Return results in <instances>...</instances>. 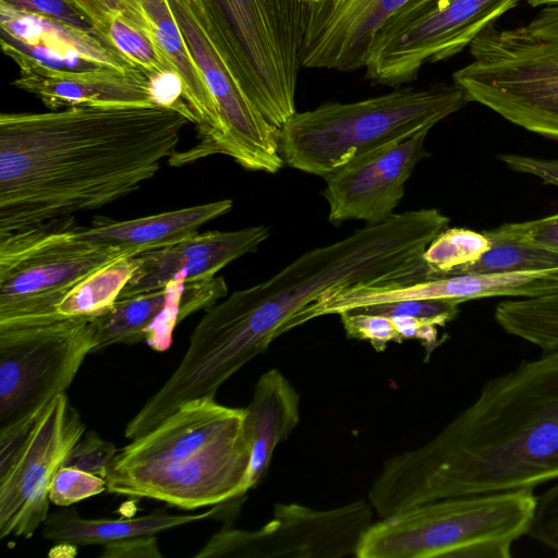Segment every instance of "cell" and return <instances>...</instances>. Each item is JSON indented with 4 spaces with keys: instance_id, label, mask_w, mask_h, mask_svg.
<instances>
[{
    "instance_id": "6da1fadb",
    "label": "cell",
    "mask_w": 558,
    "mask_h": 558,
    "mask_svg": "<svg viewBox=\"0 0 558 558\" xmlns=\"http://www.w3.org/2000/svg\"><path fill=\"white\" fill-rule=\"evenodd\" d=\"M190 120L159 106L0 116V235L101 208L177 150Z\"/></svg>"
},
{
    "instance_id": "7a4b0ae2",
    "label": "cell",
    "mask_w": 558,
    "mask_h": 558,
    "mask_svg": "<svg viewBox=\"0 0 558 558\" xmlns=\"http://www.w3.org/2000/svg\"><path fill=\"white\" fill-rule=\"evenodd\" d=\"M558 480V349L521 361L426 444L393 454L371 485L387 518L464 495L532 488Z\"/></svg>"
},
{
    "instance_id": "3957f363",
    "label": "cell",
    "mask_w": 558,
    "mask_h": 558,
    "mask_svg": "<svg viewBox=\"0 0 558 558\" xmlns=\"http://www.w3.org/2000/svg\"><path fill=\"white\" fill-rule=\"evenodd\" d=\"M250 459L245 408L195 398L117 452L107 492L185 510L225 504L244 496Z\"/></svg>"
},
{
    "instance_id": "277c9868",
    "label": "cell",
    "mask_w": 558,
    "mask_h": 558,
    "mask_svg": "<svg viewBox=\"0 0 558 558\" xmlns=\"http://www.w3.org/2000/svg\"><path fill=\"white\" fill-rule=\"evenodd\" d=\"M454 84L396 87L353 102H324L295 112L280 129L284 165L324 178L349 161L401 143L463 108Z\"/></svg>"
},
{
    "instance_id": "5b68a950",
    "label": "cell",
    "mask_w": 558,
    "mask_h": 558,
    "mask_svg": "<svg viewBox=\"0 0 558 558\" xmlns=\"http://www.w3.org/2000/svg\"><path fill=\"white\" fill-rule=\"evenodd\" d=\"M472 61L452 74L466 99L509 122L558 141V4L512 28H485Z\"/></svg>"
},
{
    "instance_id": "8992f818",
    "label": "cell",
    "mask_w": 558,
    "mask_h": 558,
    "mask_svg": "<svg viewBox=\"0 0 558 558\" xmlns=\"http://www.w3.org/2000/svg\"><path fill=\"white\" fill-rule=\"evenodd\" d=\"M192 58L215 100L226 155L252 171L278 172L280 129L252 101V83L218 0H168Z\"/></svg>"
},
{
    "instance_id": "52a82bcc",
    "label": "cell",
    "mask_w": 558,
    "mask_h": 558,
    "mask_svg": "<svg viewBox=\"0 0 558 558\" xmlns=\"http://www.w3.org/2000/svg\"><path fill=\"white\" fill-rule=\"evenodd\" d=\"M532 488L425 502L373 523L357 558H453L478 541L526 535L536 507Z\"/></svg>"
},
{
    "instance_id": "ba28073f",
    "label": "cell",
    "mask_w": 558,
    "mask_h": 558,
    "mask_svg": "<svg viewBox=\"0 0 558 558\" xmlns=\"http://www.w3.org/2000/svg\"><path fill=\"white\" fill-rule=\"evenodd\" d=\"M61 218L0 235V327L62 317L57 305L81 281L132 253L82 241Z\"/></svg>"
},
{
    "instance_id": "9c48e42d",
    "label": "cell",
    "mask_w": 558,
    "mask_h": 558,
    "mask_svg": "<svg viewBox=\"0 0 558 558\" xmlns=\"http://www.w3.org/2000/svg\"><path fill=\"white\" fill-rule=\"evenodd\" d=\"M95 347L88 317L0 327V438L25 434Z\"/></svg>"
},
{
    "instance_id": "30bf717a",
    "label": "cell",
    "mask_w": 558,
    "mask_h": 558,
    "mask_svg": "<svg viewBox=\"0 0 558 558\" xmlns=\"http://www.w3.org/2000/svg\"><path fill=\"white\" fill-rule=\"evenodd\" d=\"M521 0H413L375 34L365 78L400 87L415 81L423 65L447 60Z\"/></svg>"
},
{
    "instance_id": "8fae6325",
    "label": "cell",
    "mask_w": 558,
    "mask_h": 558,
    "mask_svg": "<svg viewBox=\"0 0 558 558\" xmlns=\"http://www.w3.org/2000/svg\"><path fill=\"white\" fill-rule=\"evenodd\" d=\"M248 71L252 100L281 129L296 112L307 3L302 0H218Z\"/></svg>"
},
{
    "instance_id": "7c38bea8",
    "label": "cell",
    "mask_w": 558,
    "mask_h": 558,
    "mask_svg": "<svg viewBox=\"0 0 558 558\" xmlns=\"http://www.w3.org/2000/svg\"><path fill=\"white\" fill-rule=\"evenodd\" d=\"M371 502L359 499L330 509L277 504L256 530L225 526L195 558H343L356 554L373 524Z\"/></svg>"
},
{
    "instance_id": "4fadbf2b",
    "label": "cell",
    "mask_w": 558,
    "mask_h": 558,
    "mask_svg": "<svg viewBox=\"0 0 558 558\" xmlns=\"http://www.w3.org/2000/svg\"><path fill=\"white\" fill-rule=\"evenodd\" d=\"M86 427L65 392L36 417L11 458L0 464V538H29L49 511L56 473Z\"/></svg>"
},
{
    "instance_id": "5bb4252c",
    "label": "cell",
    "mask_w": 558,
    "mask_h": 558,
    "mask_svg": "<svg viewBox=\"0 0 558 558\" xmlns=\"http://www.w3.org/2000/svg\"><path fill=\"white\" fill-rule=\"evenodd\" d=\"M428 132L360 156L325 175L322 194L329 205V222L339 226L354 219L372 226L392 216L407 181L427 156Z\"/></svg>"
},
{
    "instance_id": "9a60e30c",
    "label": "cell",
    "mask_w": 558,
    "mask_h": 558,
    "mask_svg": "<svg viewBox=\"0 0 558 558\" xmlns=\"http://www.w3.org/2000/svg\"><path fill=\"white\" fill-rule=\"evenodd\" d=\"M413 0H320L307 5L302 68H364L375 34Z\"/></svg>"
},
{
    "instance_id": "2e32d148",
    "label": "cell",
    "mask_w": 558,
    "mask_h": 558,
    "mask_svg": "<svg viewBox=\"0 0 558 558\" xmlns=\"http://www.w3.org/2000/svg\"><path fill=\"white\" fill-rule=\"evenodd\" d=\"M1 47L20 68V76L13 85L36 96L51 110L74 106H156L149 77L142 71L56 69L40 63L3 39Z\"/></svg>"
},
{
    "instance_id": "e0dca14e",
    "label": "cell",
    "mask_w": 558,
    "mask_h": 558,
    "mask_svg": "<svg viewBox=\"0 0 558 558\" xmlns=\"http://www.w3.org/2000/svg\"><path fill=\"white\" fill-rule=\"evenodd\" d=\"M268 236L264 226L196 232L171 245L143 252L138 254V268L118 300L162 288L177 278L189 282L213 278L234 259L255 252Z\"/></svg>"
},
{
    "instance_id": "ac0fdd59",
    "label": "cell",
    "mask_w": 558,
    "mask_h": 558,
    "mask_svg": "<svg viewBox=\"0 0 558 558\" xmlns=\"http://www.w3.org/2000/svg\"><path fill=\"white\" fill-rule=\"evenodd\" d=\"M128 17L159 48L181 77L184 100L194 114L198 142L183 151L192 163L205 157L226 155V140L215 100L194 62L168 0H128Z\"/></svg>"
},
{
    "instance_id": "d6986e66",
    "label": "cell",
    "mask_w": 558,
    "mask_h": 558,
    "mask_svg": "<svg viewBox=\"0 0 558 558\" xmlns=\"http://www.w3.org/2000/svg\"><path fill=\"white\" fill-rule=\"evenodd\" d=\"M1 39L43 64L61 69L77 61L122 73L141 71L95 34L77 29L40 14L21 11L0 1Z\"/></svg>"
},
{
    "instance_id": "ffe728a7",
    "label": "cell",
    "mask_w": 558,
    "mask_h": 558,
    "mask_svg": "<svg viewBox=\"0 0 558 558\" xmlns=\"http://www.w3.org/2000/svg\"><path fill=\"white\" fill-rule=\"evenodd\" d=\"M231 199L165 211L130 220L96 218L87 227L74 226L82 241L118 247L133 255L182 241L208 221L228 213Z\"/></svg>"
},
{
    "instance_id": "44dd1931",
    "label": "cell",
    "mask_w": 558,
    "mask_h": 558,
    "mask_svg": "<svg viewBox=\"0 0 558 558\" xmlns=\"http://www.w3.org/2000/svg\"><path fill=\"white\" fill-rule=\"evenodd\" d=\"M300 422V395L284 375L270 368L257 380L245 408V430L251 459L243 487L245 495L266 475L274 451Z\"/></svg>"
},
{
    "instance_id": "7402d4cb",
    "label": "cell",
    "mask_w": 558,
    "mask_h": 558,
    "mask_svg": "<svg viewBox=\"0 0 558 558\" xmlns=\"http://www.w3.org/2000/svg\"><path fill=\"white\" fill-rule=\"evenodd\" d=\"M222 508V504H219L198 514L179 515L155 511L128 519H85L75 509H64L47 517L41 535L60 544L105 545L132 537L156 535L173 527L214 518Z\"/></svg>"
},
{
    "instance_id": "603a6c76",
    "label": "cell",
    "mask_w": 558,
    "mask_h": 558,
    "mask_svg": "<svg viewBox=\"0 0 558 558\" xmlns=\"http://www.w3.org/2000/svg\"><path fill=\"white\" fill-rule=\"evenodd\" d=\"M172 293V282L167 286L118 300L113 306L97 317H93L96 347L99 352L113 344H135L145 342L146 336Z\"/></svg>"
},
{
    "instance_id": "cb8c5ba5",
    "label": "cell",
    "mask_w": 558,
    "mask_h": 558,
    "mask_svg": "<svg viewBox=\"0 0 558 558\" xmlns=\"http://www.w3.org/2000/svg\"><path fill=\"white\" fill-rule=\"evenodd\" d=\"M138 266V255H124L104 266L76 284L57 305V312L65 317L102 315L118 301Z\"/></svg>"
},
{
    "instance_id": "d4e9b609",
    "label": "cell",
    "mask_w": 558,
    "mask_h": 558,
    "mask_svg": "<svg viewBox=\"0 0 558 558\" xmlns=\"http://www.w3.org/2000/svg\"><path fill=\"white\" fill-rule=\"evenodd\" d=\"M494 316L508 335L543 351L558 349V293L500 302Z\"/></svg>"
},
{
    "instance_id": "484cf974",
    "label": "cell",
    "mask_w": 558,
    "mask_h": 558,
    "mask_svg": "<svg viewBox=\"0 0 558 558\" xmlns=\"http://www.w3.org/2000/svg\"><path fill=\"white\" fill-rule=\"evenodd\" d=\"M485 232L492 242L490 247L474 264L468 266L458 275L497 274L558 267L557 252L502 236L494 229Z\"/></svg>"
},
{
    "instance_id": "4316f807",
    "label": "cell",
    "mask_w": 558,
    "mask_h": 558,
    "mask_svg": "<svg viewBox=\"0 0 558 558\" xmlns=\"http://www.w3.org/2000/svg\"><path fill=\"white\" fill-rule=\"evenodd\" d=\"M490 244L485 231L449 228L432 240L422 253V258L434 278L453 276L474 264Z\"/></svg>"
},
{
    "instance_id": "83f0119b",
    "label": "cell",
    "mask_w": 558,
    "mask_h": 558,
    "mask_svg": "<svg viewBox=\"0 0 558 558\" xmlns=\"http://www.w3.org/2000/svg\"><path fill=\"white\" fill-rule=\"evenodd\" d=\"M106 45L148 77L174 71L149 36L121 12L110 14Z\"/></svg>"
},
{
    "instance_id": "f1b7e54d",
    "label": "cell",
    "mask_w": 558,
    "mask_h": 558,
    "mask_svg": "<svg viewBox=\"0 0 558 558\" xmlns=\"http://www.w3.org/2000/svg\"><path fill=\"white\" fill-rule=\"evenodd\" d=\"M459 304L460 302L449 299L403 300L354 310L388 317H414L444 327L457 316Z\"/></svg>"
},
{
    "instance_id": "f546056e",
    "label": "cell",
    "mask_w": 558,
    "mask_h": 558,
    "mask_svg": "<svg viewBox=\"0 0 558 558\" xmlns=\"http://www.w3.org/2000/svg\"><path fill=\"white\" fill-rule=\"evenodd\" d=\"M339 316L349 338L367 341L378 352L390 342L403 341L391 317L356 310L342 312Z\"/></svg>"
},
{
    "instance_id": "4dcf8cb0",
    "label": "cell",
    "mask_w": 558,
    "mask_h": 558,
    "mask_svg": "<svg viewBox=\"0 0 558 558\" xmlns=\"http://www.w3.org/2000/svg\"><path fill=\"white\" fill-rule=\"evenodd\" d=\"M105 490L107 482L104 477L83 470L61 466L51 483L49 499L56 506L69 507Z\"/></svg>"
},
{
    "instance_id": "1f68e13d",
    "label": "cell",
    "mask_w": 558,
    "mask_h": 558,
    "mask_svg": "<svg viewBox=\"0 0 558 558\" xmlns=\"http://www.w3.org/2000/svg\"><path fill=\"white\" fill-rule=\"evenodd\" d=\"M118 450L95 432H85L66 457L63 466L83 470L105 478Z\"/></svg>"
},
{
    "instance_id": "d6a6232c",
    "label": "cell",
    "mask_w": 558,
    "mask_h": 558,
    "mask_svg": "<svg viewBox=\"0 0 558 558\" xmlns=\"http://www.w3.org/2000/svg\"><path fill=\"white\" fill-rule=\"evenodd\" d=\"M526 535L558 556V482L537 497Z\"/></svg>"
},
{
    "instance_id": "836d02e7",
    "label": "cell",
    "mask_w": 558,
    "mask_h": 558,
    "mask_svg": "<svg viewBox=\"0 0 558 558\" xmlns=\"http://www.w3.org/2000/svg\"><path fill=\"white\" fill-rule=\"evenodd\" d=\"M494 230L502 236L558 253V213L535 220L505 223Z\"/></svg>"
},
{
    "instance_id": "e575fe53",
    "label": "cell",
    "mask_w": 558,
    "mask_h": 558,
    "mask_svg": "<svg viewBox=\"0 0 558 558\" xmlns=\"http://www.w3.org/2000/svg\"><path fill=\"white\" fill-rule=\"evenodd\" d=\"M10 7L44 15L71 27L95 34L92 22L68 0H0ZM96 35V34H95Z\"/></svg>"
},
{
    "instance_id": "d590c367",
    "label": "cell",
    "mask_w": 558,
    "mask_h": 558,
    "mask_svg": "<svg viewBox=\"0 0 558 558\" xmlns=\"http://www.w3.org/2000/svg\"><path fill=\"white\" fill-rule=\"evenodd\" d=\"M498 158L514 172L534 175L544 183L558 187V159H542L518 154H502Z\"/></svg>"
},
{
    "instance_id": "8d00e7d4",
    "label": "cell",
    "mask_w": 558,
    "mask_h": 558,
    "mask_svg": "<svg viewBox=\"0 0 558 558\" xmlns=\"http://www.w3.org/2000/svg\"><path fill=\"white\" fill-rule=\"evenodd\" d=\"M156 535L138 536L104 545L100 558H161Z\"/></svg>"
},
{
    "instance_id": "74e56055",
    "label": "cell",
    "mask_w": 558,
    "mask_h": 558,
    "mask_svg": "<svg viewBox=\"0 0 558 558\" xmlns=\"http://www.w3.org/2000/svg\"><path fill=\"white\" fill-rule=\"evenodd\" d=\"M513 543L498 538L478 541L458 550L453 558H510Z\"/></svg>"
},
{
    "instance_id": "f35d334b",
    "label": "cell",
    "mask_w": 558,
    "mask_h": 558,
    "mask_svg": "<svg viewBox=\"0 0 558 558\" xmlns=\"http://www.w3.org/2000/svg\"><path fill=\"white\" fill-rule=\"evenodd\" d=\"M94 25L96 36L106 45V36L111 12L99 0H68Z\"/></svg>"
},
{
    "instance_id": "ab89813d",
    "label": "cell",
    "mask_w": 558,
    "mask_h": 558,
    "mask_svg": "<svg viewBox=\"0 0 558 558\" xmlns=\"http://www.w3.org/2000/svg\"><path fill=\"white\" fill-rule=\"evenodd\" d=\"M110 12L129 13L128 0H99Z\"/></svg>"
},
{
    "instance_id": "60d3db41",
    "label": "cell",
    "mask_w": 558,
    "mask_h": 558,
    "mask_svg": "<svg viewBox=\"0 0 558 558\" xmlns=\"http://www.w3.org/2000/svg\"><path fill=\"white\" fill-rule=\"evenodd\" d=\"M524 1L533 8L550 5V4H558V0H524Z\"/></svg>"
},
{
    "instance_id": "b9f144b4",
    "label": "cell",
    "mask_w": 558,
    "mask_h": 558,
    "mask_svg": "<svg viewBox=\"0 0 558 558\" xmlns=\"http://www.w3.org/2000/svg\"><path fill=\"white\" fill-rule=\"evenodd\" d=\"M303 2L307 3V4H312V3H317L319 2L320 0H302Z\"/></svg>"
}]
</instances>
